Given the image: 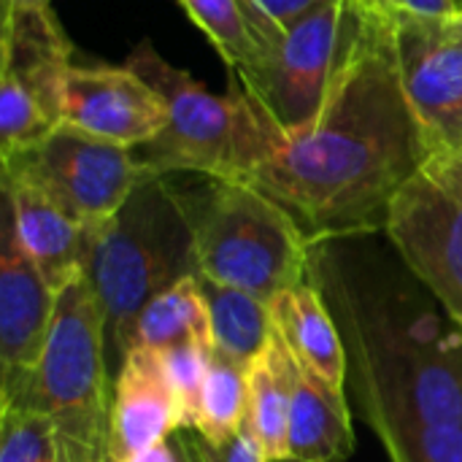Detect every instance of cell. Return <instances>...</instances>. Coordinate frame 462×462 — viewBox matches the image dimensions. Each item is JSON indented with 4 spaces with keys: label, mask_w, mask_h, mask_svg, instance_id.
I'll use <instances>...</instances> for the list:
<instances>
[{
    "label": "cell",
    "mask_w": 462,
    "mask_h": 462,
    "mask_svg": "<svg viewBox=\"0 0 462 462\" xmlns=\"http://www.w3.org/2000/svg\"><path fill=\"white\" fill-rule=\"evenodd\" d=\"M430 152L406 100L390 30L371 24L317 116L284 133L249 184L268 192L314 238L384 225L393 198Z\"/></svg>",
    "instance_id": "cell-1"
},
{
    "label": "cell",
    "mask_w": 462,
    "mask_h": 462,
    "mask_svg": "<svg viewBox=\"0 0 462 462\" xmlns=\"http://www.w3.org/2000/svg\"><path fill=\"white\" fill-rule=\"evenodd\" d=\"M309 279L338 325L346 376L382 444L417 425H462V325L411 273L311 241Z\"/></svg>",
    "instance_id": "cell-2"
},
{
    "label": "cell",
    "mask_w": 462,
    "mask_h": 462,
    "mask_svg": "<svg viewBox=\"0 0 462 462\" xmlns=\"http://www.w3.org/2000/svg\"><path fill=\"white\" fill-rule=\"evenodd\" d=\"M168 179L149 173L111 219L89 230L84 276L103 309L108 363L116 368L146 303L200 273L187 195Z\"/></svg>",
    "instance_id": "cell-3"
},
{
    "label": "cell",
    "mask_w": 462,
    "mask_h": 462,
    "mask_svg": "<svg viewBox=\"0 0 462 462\" xmlns=\"http://www.w3.org/2000/svg\"><path fill=\"white\" fill-rule=\"evenodd\" d=\"M127 65L168 106L162 133L133 149L149 173L249 181L284 138V130L244 89L236 73H230L227 92L217 95L187 70L173 68L146 38L135 43Z\"/></svg>",
    "instance_id": "cell-4"
},
{
    "label": "cell",
    "mask_w": 462,
    "mask_h": 462,
    "mask_svg": "<svg viewBox=\"0 0 462 462\" xmlns=\"http://www.w3.org/2000/svg\"><path fill=\"white\" fill-rule=\"evenodd\" d=\"M108 368L106 317L81 273L57 295L49 344L30 384L3 406L43 414L54 428L60 462H111Z\"/></svg>",
    "instance_id": "cell-5"
},
{
    "label": "cell",
    "mask_w": 462,
    "mask_h": 462,
    "mask_svg": "<svg viewBox=\"0 0 462 462\" xmlns=\"http://www.w3.org/2000/svg\"><path fill=\"white\" fill-rule=\"evenodd\" d=\"M187 206L203 279L265 303L306 282L311 238L295 214L260 187L208 179L198 195H187Z\"/></svg>",
    "instance_id": "cell-6"
},
{
    "label": "cell",
    "mask_w": 462,
    "mask_h": 462,
    "mask_svg": "<svg viewBox=\"0 0 462 462\" xmlns=\"http://www.w3.org/2000/svg\"><path fill=\"white\" fill-rule=\"evenodd\" d=\"M368 24L371 14L360 0H319L284 30L260 65L236 76L265 114L292 133L317 116Z\"/></svg>",
    "instance_id": "cell-7"
},
{
    "label": "cell",
    "mask_w": 462,
    "mask_h": 462,
    "mask_svg": "<svg viewBox=\"0 0 462 462\" xmlns=\"http://www.w3.org/2000/svg\"><path fill=\"white\" fill-rule=\"evenodd\" d=\"M3 176H19L49 195L87 230L111 219L149 176L133 149L57 127L35 149L3 162Z\"/></svg>",
    "instance_id": "cell-8"
},
{
    "label": "cell",
    "mask_w": 462,
    "mask_h": 462,
    "mask_svg": "<svg viewBox=\"0 0 462 462\" xmlns=\"http://www.w3.org/2000/svg\"><path fill=\"white\" fill-rule=\"evenodd\" d=\"M384 24L430 157L462 146V14L398 16Z\"/></svg>",
    "instance_id": "cell-9"
},
{
    "label": "cell",
    "mask_w": 462,
    "mask_h": 462,
    "mask_svg": "<svg viewBox=\"0 0 462 462\" xmlns=\"http://www.w3.org/2000/svg\"><path fill=\"white\" fill-rule=\"evenodd\" d=\"M406 268L462 325V195L425 168L401 187L384 219Z\"/></svg>",
    "instance_id": "cell-10"
},
{
    "label": "cell",
    "mask_w": 462,
    "mask_h": 462,
    "mask_svg": "<svg viewBox=\"0 0 462 462\" xmlns=\"http://www.w3.org/2000/svg\"><path fill=\"white\" fill-rule=\"evenodd\" d=\"M168 122L162 95L130 65H70L62 92V127L138 149Z\"/></svg>",
    "instance_id": "cell-11"
},
{
    "label": "cell",
    "mask_w": 462,
    "mask_h": 462,
    "mask_svg": "<svg viewBox=\"0 0 462 462\" xmlns=\"http://www.w3.org/2000/svg\"><path fill=\"white\" fill-rule=\"evenodd\" d=\"M57 292L22 249L5 214L0 246V403L16 401L30 384L54 325Z\"/></svg>",
    "instance_id": "cell-12"
},
{
    "label": "cell",
    "mask_w": 462,
    "mask_h": 462,
    "mask_svg": "<svg viewBox=\"0 0 462 462\" xmlns=\"http://www.w3.org/2000/svg\"><path fill=\"white\" fill-rule=\"evenodd\" d=\"M181 430V411L171 390L162 355L133 346L114 382L111 462L157 447Z\"/></svg>",
    "instance_id": "cell-13"
},
{
    "label": "cell",
    "mask_w": 462,
    "mask_h": 462,
    "mask_svg": "<svg viewBox=\"0 0 462 462\" xmlns=\"http://www.w3.org/2000/svg\"><path fill=\"white\" fill-rule=\"evenodd\" d=\"M3 189L5 214L22 249L30 254L49 287L60 295L84 273L89 230L19 176H3Z\"/></svg>",
    "instance_id": "cell-14"
},
{
    "label": "cell",
    "mask_w": 462,
    "mask_h": 462,
    "mask_svg": "<svg viewBox=\"0 0 462 462\" xmlns=\"http://www.w3.org/2000/svg\"><path fill=\"white\" fill-rule=\"evenodd\" d=\"M292 406L287 462H346L355 449L346 395L336 393L290 352Z\"/></svg>",
    "instance_id": "cell-15"
},
{
    "label": "cell",
    "mask_w": 462,
    "mask_h": 462,
    "mask_svg": "<svg viewBox=\"0 0 462 462\" xmlns=\"http://www.w3.org/2000/svg\"><path fill=\"white\" fill-rule=\"evenodd\" d=\"M273 328L282 333L290 352L311 368L322 382H328L336 393H344L346 384V352L328 309L322 292L303 282L271 300Z\"/></svg>",
    "instance_id": "cell-16"
},
{
    "label": "cell",
    "mask_w": 462,
    "mask_h": 462,
    "mask_svg": "<svg viewBox=\"0 0 462 462\" xmlns=\"http://www.w3.org/2000/svg\"><path fill=\"white\" fill-rule=\"evenodd\" d=\"M179 5L203 30L230 73L260 65L284 35L254 0H179Z\"/></svg>",
    "instance_id": "cell-17"
},
{
    "label": "cell",
    "mask_w": 462,
    "mask_h": 462,
    "mask_svg": "<svg viewBox=\"0 0 462 462\" xmlns=\"http://www.w3.org/2000/svg\"><path fill=\"white\" fill-rule=\"evenodd\" d=\"M249 425L260 439L271 462H287L290 439V406H292V376H290V346L282 333L273 330L268 346L249 365Z\"/></svg>",
    "instance_id": "cell-18"
},
{
    "label": "cell",
    "mask_w": 462,
    "mask_h": 462,
    "mask_svg": "<svg viewBox=\"0 0 462 462\" xmlns=\"http://www.w3.org/2000/svg\"><path fill=\"white\" fill-rule=\"evenodd\" d=\"M181 344L214 346L211 311L200 287V273L181 279L171 290L152 298L141 311V317L135 319L130 336V349L143 346V349L165 352Z\"/></svg>",
    "instance_id": "cell-19"
},
{
    "label": "cell",
    "mask_w": 462,
    "mask_h": 462,
    "mask_svg": "<svg viewBox=\"0 0 462 462\" xmlns=\"http://www.w3.org/2000/svg\"><path fill=\"white\" fill-rule=\"evenodd\" d=\"M200 287L211 311L214 349L238 365L249 368L257 355L268 346L273 336V314L271 303L233 287L214 284L200 276Z\"/></svg>",
    "instance_id": "cell-20"
},
{
    "label": "cell",
    "mask_w": 462,
    "mask_h": 462,
    "mask_svg": "<svg viewBox=\"0 0 462 462\" xmlns=\"http://www.w3.org/2000/svg\"><path fill=\"white\" fill-rule=\"evenodd\" d=\"M249 368L214 349L195 430L214 447L227 444L249 417Z\"/></svg>",
    "instance_id": "cell-21"
},
{
    "label": "cell",
    "mask_w": 462,
    "mask_h": 462,
    "mask_svg": "<svg viewBox=\"0 0 462 462\" xmlns=\"http://www.w3.org/2000/svg\"><path fill=\"white\" fill-rule=\"evenodd\" d=\"M0 462H60L51 422L22 406L0 409Z\"/></svg>",
    "instance_id": "cell-22"
},
{
    "label": "cell",
    "mask_w": 462,
    "mask_h": 462,
    "mask_svg": "<svg viewBox=\"0 0 462 462\" xmlns=\"http://www.w3.org/2000/svg\"><path fill=\"white\" fill-rule=\"evenodd\" d=\"M160 355H162V365H165L171 390H173L179 411H181V428L195 430L200 395H203V384L208 376V363H211L214 346L181 344V346H171Z\"/></svg>",
    "instance_id": "cell-23"
},
{
    "label": "cell",
    "mask_w": 462,
    "mask_h": 462,
    "mask_svg": "<svg viewBox=\"0 0 462 462\" xmlns=\"http://www.w3.org/2000/svg\"><path fill=\"white\" fill-rule=\"evenodd\" d=\"M384 449L393 462H462V425H417Z\"/></svg>",
    "instance_id": "cell-24"
},
{
    "label": "cell",
    "mask_w": 462,
    "mask_h": 462,
    "mask_svg": "<svg viewBox=\"0 0 462 462\" xmlns=\"http://www.w3.org/2000/svg\"><path fill=\"white\" fill-rule=\"evenodd\" d=\"M181 441H184V447H187L192 462H271L268 460V455H265V449H263V444H260V439L254 436L249 420H246L244 428H241L227 444H222V447L208 444L198 430H195V439L181 436Z\"/></svg>",
    "instance_id": "cell-25"
},
{
    "label": "cell",
    "mask_w": 462,
    "mask_h": 462,
    "mask_svg": "<svg viewBox=\"0 0 462 462\" xmlns=\"http://www.w3.org/2000/svg\"><path fill=\"white\" fill-rule=\"evenodd\" d=\"M425 171L433 179H439L441 184L452 187L455 192L462 195V146L452 149V152H444V154H433L425 162Z\"/></svg>",
    "instance_id": "cell-26"
},
{
    "label": "cell",
    "mask_w": 462,
    "mask_h": 462,
    "mask_svg": "<svg viewBox=\"0 0 462 462\" xmlns=\"http://www.w3.org/2000/svg\"><path fill=\"white\" fill-rule=\"evenodd\" d=\"M319 0H254V5L279 27L287 30L298 16H303L309 8H314Z\"/></svg>",
    "instance_id": "cell-27"
},
{
    "label": "cell",
    "mask_w": 462,
    "mask_h": 462,
    "mask_svg": "<svg viewBox=\"0 0 462 462\" xmlns=\"http://www.w3.org/2000/svg\"><path fill=\"white\" fill-rule=\"evenodd\" d=\"M116 462H192V457H189L181 436L173 433V439H165V441H160L152 449H143L138 455H130V457Z\"/></svg>",
    "instance_id": "cell-28"
},
{
    "label": "cell",
    "mask_w": 462,
    "mask_h": 462,
    "mask_svg": "<svg viewBox=\"0 0 462 462\" xmlns=\"http://www.w3.org/2000/svg\"><path fill=\"white\" fill-rule=\"evenodd\" d=\"M49 8V0H3V11H35Z\"/></svg>",
    "instance_id": "cell-29"
},
{
    "label": "cell",
    "mask_w": 462,
    "mask_h": 462,
    "mask_svg": "<svg viewBox=\"0 0 462 462\" xmlns=\"http://www.w3.org/2000/svg\"><path fill=\"white\" fill-rule=\"evenodd\" d=\"M452 5H455V14H462V0H452Z\"/></svg>",
    "instance_id": "cell-30"
}]
</instances>
